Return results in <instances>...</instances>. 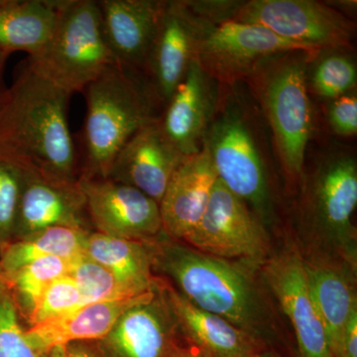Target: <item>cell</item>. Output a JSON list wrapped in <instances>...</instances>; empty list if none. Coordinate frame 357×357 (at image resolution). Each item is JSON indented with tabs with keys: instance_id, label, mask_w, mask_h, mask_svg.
I'll return each mask as SVG.
<instances>
[{
	"instance_id": "obj_12",
	"label": "cell",
	"mask_w": 357,
	"mask_h": 357,
	"mask_svg": "<svg viewBox=\"0 0 357 357\" xmlns=\"http://www.w3.org/2000/svg\"><path fill=\"white\" fill-rule=\"evenodd\" d=\"M79 184L95 231L142 243L164 234L159 204L144 192L107 178L79 177Z\"/></svg>"
},
{
	"instance_id": "obj_9",
	"label": "cell",
	"mask_w": 357,
	"mask_h": 357,
	"mask_svg": "<svg viewBox=\"0 0 357 357\" xmlns=\"http://www.w3.org/2000/svg\"><path fill=\"white\" fill-rule=\"evenodd\" d=\"M183 243L204 255L248 266L259 265L268 253L261 220L218 178L203 217Z\"/></svg>"
},
{
	"instance_id": "obj_22",
	"label": "cell",
	"mask_w": 357,
	"mask_h": 357,
	"mask_svg": "<svg viewBox=\"0 0 357 357\" xmlns=\"http://www.w3.org/2000/svg\"><path fill=\"white\" fill-rule=\"evenodd\" d=\"M84 255L107 268L130 297H139L154 288L157 277L149 243L91 230L84 241Z\"/></svg>"
},
{
	"instance_id": "obj_17",
	"label": "cell",
	"mask_w": 357,
	"mask_h": 357,
	"mask_svg": "<svg viewBox=\"0 0 357 357\" xmlns=\"http://www.w3.org/2000/svg\"><path fill=\"white\" fill-rule=\"evenodd\" d=\"M105 39L117 64L144 74L166 1L100 0Z\"/></svg>"
},
{
	"instance_id": "obj_16",
	"label": "cell",
	"mask_w": 357,
	"mask_h": 357,
	"mask_svg": "<svg viewBox=\"0 0 357 357\" xmlns=\"http://www.w3.org/2000/svg\"><path fill=\"white\" fill-rule=\"evenodd\" d=\"M185 158L167 137L158 119L143 126L121 148L107 178L131 185L160 204Z\"/></svg>"
},
{
	"instance_id": "obj_26",
	"label": "cell",
	"mask_w": 357,
	"mask_h": 357,
	"mask_svg": "<svg viewBox=\"0 0 357 357\" xmlns=\"http://www.w3.org/2000/svg\"><path fill=\"white\" fill-rule=\"evenodd\" d=\"M74 258H42L20 268L13 273L0 275L13 296L26 326L42 295L52 282L69 275Z\"/></svg>"
},
{
	"instance_id": "obj_34",
	"label": "cell",
	"mask_w": 357,
	"mask_h": 357,
	"mask_svg": "<svg viewBox=\"0 0 357 357\" xmlns=\"http://www.w3.org/2000/svg\"><path fill=\"white\" fill-rule=\"evenodd\" d=\"M340 357H357V309L352 312L342 335Z\"/></svg>"
},
{
	"instance_id": "obj_19",
	"label": "cell",
	"mask_w": 357,
	"mask_h": 357,
	"mask_svg": "<svg viewBox=\"0 0 357 357\" xmlns=\"http://www.w3.org/2000/svg\"><path fill=\"white\" fill-rule=\"evenodd\" d=\"M218 178L206 148L185 157L173 174L159 204L167 237L183 241L196 227L208 206Z\"/></svg>"
},
{
	"instance_id": "obj_28",
	"label": "cell",
	"mask_w": 357,
	"mask_h": 357,
	"mask_svg": "<svg viewBox=\"0 0 357 357\" xmlns=\"http://www.w3.org/2000/svg\"><path fill=\"white\" fill-rule=\"evenodd\" d=\"M69 275L76 282L84 305L133 298L121 287L107 268L84 253L73 259Z\"/></svg>"
},
{
	"instance_id": "obj_4",
	"label": "cell",
	"mask_w": 357,
	"mask_h": 357,
	"mask_svg": "<svg viewBox=\"0 0 357 357\" xmlns=\"http://www.w3.org/2000/svg\"><path fill=\"white\" fill-rule=\"evenodd\" d=\"M319 53L294 51L277 56L252 76L282 167L294 178L303 176L306 164L314 123L307 70Z\"/></svg>"
},
{
	"instance_id": "obj_13",
	"label": "cell",
	"mask_w": 357,
	"mask_h": 357,
	"mask_svg": "<svg viewBox=\"0 0 357 357\" xmlns=\"http://www.w3.org/2000/svg\"><path fill=\"white\" fill-rule=\"evenodd\" d=\"M182 342L157 277L154 288L126 310L98 344L105 357H173Z\"/></svg>"
},
{
	"instance_id": "obj_1",
	"label": "cell",
	"mask_w": 357,
	"mask_h": 357,
	"mask_svg": "<svg viewBox=\"0 0 357 357\" xmlns=\"http://www.w3.org/2000/svg\"><path fill=\"white\" fill-rule=\"evenodd\" d=\"M153 271L192 304L229 321L267 349L278 342L266 301L248 271L162 234L149 243Z\"/></svg>"
},
{
	"instance_id": "obj_25",
	"label": "cell",
	"mask_w": 357,
	"mask_h": 357,
	"mask_svg": "<svg viewBox=\"0 0 357 357\" xmlns=\"http://www.w3.org/2000/svg\"><path fill=\"white\" fill-rule=\"evenodd\" d=\"M89 232L72 227H52L14 241L0 252V275L13 273L42 258H74L83 255Z\"/></svg>"
},
{
	"instance_id": "obj_20",
	"label": "cell",
	"mask_w": 357,
	"mask_h": 357,
	"mask_svg": "<svg viewBox=\"0 0 357 357\" xmlns=\"http://www.w3.org/2000/svg\"><path fill=\"white\" fill-rule=\"evenodd\" d=\"M159 280L185 342L211 357H255L267 349L227 319L195 306L165 279Z\"/></svg>"
},
{
	"instance_id": "obj_7",
	"label": "cell",
	"mask_w": 357,
	"mask_h": 357,
	"mask_svg": "<svg viewBox=\"0 0 357 357\" xmlns=\"http://www.w3.org/2000/svg\"><path fill=\"white\" fill-rule=\"evenodd\" d=\"M230 20L262 26L312 50L347 51L354 41V23L332 4L316 0L239 2Z\"/></svg>"
},
{
	"instance_id": "obj_32",
	"label": "cell",
	"mask_w": 357,
	"mask_h": 357,
	"mask_svg": "<svg viewBox=\"0 0 357 357\" xmlns=\"http://www.w3.org/2000/svg\"><path fill=\"white\" fill-rule=\"evenodd\" d=\"M328 103V124L333 132L342 137H351L357 133V96L356 91L340 96Z\"/></svg>"
},
{
	"instance_id": "obj_21",
	"label": "cell",
	"mask_w": 357,
	"mask_h": 357,
	"mask_svg": "<svg viewBox=\"0 0 357 357\" xmlns=\"http://www.w3.org/2000/svg\"><path fill=\"white\" fill-rule=\"evenodd\" d=\"M144 295L84 305L64 316L27 328V337L43 354L70 342H98L109 333L124 311Z\"/></svg>"
},
{
	"instance_id": "obj_8",
	"label": "cell",
	"mask_w": 357,
	"mask_h": 357,
	"mask_svg": "<svg viewBox=\"0 0 357 357\" xmlns=\"http://www.w3.org/2000/svg\"><path fill=\"white\" fill-rule=\"evenodd\" d=\"M357 206V164L354 154L332 149L319 156L309 178L304 215L319 234L356 255L351 220Z\"/></svg>"
},
{
	"instance_id": "obj_10",
	"label": "cell",
	"mask_w": 357,
	"mask_h": 357,
	"mask_svg": "<svg viewBox=\"0 0 357 357\" xmlns=\"http://www.w3.org/2000/svg\"><path fill=\"white\" fill-rule=\"evenodd\" d=\"M294 51L321 52L282 38L262 26L227 20L204 35L196 60L215 83L232 84L252 77L270 59Z\"/></svg>"
},
{
	"instance_id": "obj_35",
	"label": "cell",
	"mask_w": 357,
	"mask_h": 357,
	"mask_svg": "<svg viewBox=\"0 0 357 357\" xmlns=\"http://www.w3.org/2000/svg\"><path fill=\"white\" fill-rule=\"evenodd\" d=\"M173 357H211L199 347H195L183 340Z\"/></svg>"
},
{
	"instance_id": "obj_24",
	"label": "cell",
	"mask_w": 357,
	"mask_h": 357,
	"mask_svg": "<svg viewBox=\"0 0 357 357\" xmlns=\"http://www.w3.org/2000/svg\"><path fill=\"white\" fill-rule=\"evenodd\" d=\"M310 291L321 319L333 357H340L342 335L352 312L357 309L354 289L344 275L333 268L307 263Z\"/></svg>"
},
{
	"instance_id": "obj_31",
	"label": "cell",
	"mask_w": 357,
	"mask_h": 357,
	"mask_svg": "<svg viewBox=\"0 0 357 357\" xmlns=\"http://www.w3.org/2000/svg\"><path fill=\"white\" fill-rule=\"evenodd\" d=\"M82 306L84 301L76 282L70 275H65L52 282L46 289L28 321L27 328L64 316Z\"/></svg>"
},
{
	"instance_id": "obj_23",
	"label": "cell",
	"mask_w": 357,
	"mask_h": 357,
	"mask_svg": "<svg viewBox=\"0 0 357 357\" xmlns=\"http://www.w3.org/2000/svg\"><path fill=\"white\" fill-rule=\"evenodd\" d=\"M63 0H0V51L35 55L50 39Z\"/></svg>"
},
{
	"instance_id": "obj_3",
	"label": "cell",
	"mask_w": 357,
	"mask_h": 357,
	"mask_svg": "<svg viewBox=\"0 0 357 357\" xmlns=\"http://www.w3.org/2000/svg\"><path fill=\"white\" fill-rule=\"evenodd\" d=\"M86 114L79 177L107 178L115 157L143 126L160 119L146 76L114 64L84 89Z\"/></svg>"
},
{
	"instance_id": "obj_29",
	"label": "cell",
	"mask_w": 357,
	"mask_h": 357,
	"mask_svg": "<svg viewBox=\"0 0 357 357\" xmlns=\"http://www.w3.org/2000/svg\"><path fill=\"white\" fill-rule=\"evenodd\" d=\"M27 167L0 156V252L13 241Z\"/></svg>"
},
{
	"instance_id": "obj_37",
	"label": "cell",
	"mask_w": 357,
	"mask_h": 357,
	"mask_svg": "<svg viewBox=\"0 0 357 357\" xmlns=\"http://www.w3.org/2000/svg\"><path fill=\"white\" fill-rule=\"evenodd\" d=\"M255 357H279L277 356L276 352H274L273 351H269V349H265V351H263L260 352V354H258L257 356Z\"/></svg>"
},
{
	"instance_id": "obj_27",
	"label": "cell",
	"mask_w": 357,
	"mask_h": 357,
	"mask_svg": "<svg viewBox=\"0 0 357 357\" xmlns=\"http://www.w3.org/2000/svg\"><path fill=\"white\" fill-rule=\"evenodd\" d=\"M321 52L314 56L311 69L307 66L309 93L333 100L356 91L357 69L354 59L347 51L328 50L324 55Z\"/></svg>"
},
{
	"instance_id": "obj_30",
	"label": "cell",
	"mask_w": 357,
	"mask_h": 357,
	"mask_svg": "<svg viewBox=\"0 0 357 357\" xmlns=\"http://www.w3.org/2000/svg\"><path fill=\"white\" fill-rule=\"evenodd\" d=\"M6 284L0 277V357H46L32 344Z\"/></svg>"
},
{
	"instance_id": "obj_11",
	"label": "cell",
	"mask_w": 357,
	"mask_h": 357,
	"mask_svg": "<svg viewBox=\"0 0 357 357\" xmlns=\"http://www.w3.org/2000/svg\"><path fill=\"white\" fill-rule=\"evenodd\" d=\"M218 24L199 1H166L145 76L159 102L168 103L206 31Z\"/></svg>"
},
{
	"instance_id": "obj_15",
	"label": "cell",
	"mask_w": 357,
	"mask_h": 357,
	"mask_svg": "<svg viewBox=\"0 0 357 357\" xmlns=\"http://www.w3.org/2000/svg\"><path fill=\"white\" fill-rule=\"evenodd\" d=\"M265 278L282 311L292 324L299 357H333L307 282L306 265L296 252L265 265Z\"/></svg>"
},
{
	"instance_id": "obj_5",
	"label": "cell",
	"mask_w": 357,
	"mask_h": 357,
	"mask_svg": "<svg viewBox=\"0 0 357 357\" xmlns=\"http://www.w3.org/2000/svg\"><path fill=\"white\" fill-rule=\"evenodd\" d=\"M114 64L100 6L93 0H63L50 39L26 62L36 74L70 96L84 91Z\"/></svg>"
},
{
	"instance_id": "obj_18",
	"label": "cell",
	"mask_w": 357,
	"mask_h": 357,
	"mask_svg": "<svg viewBox=\"0 0 357 357\" xmlns=\"http://www.w3.org/2000/svg\"><path fill=\"white\" fill-rule=\"evenodd\" d=\"M215 84L194 59L160 116L167 137L185 157L203 149L204 134L218 105Z\"/></svg>"
},
{
	"instance_id": "obj_14",
	"label": "cell",
	"mask_w": 357,
	"mask_h": 357,
	"mask_svg": "<svg viewBox=\"0 0 357 357\" xmlns=\"http://www.w3.org/2000/svg\"><path fill=\"white\" fill-rule=\"evenodd\" d=\"M58 227L91 231L79 178H59L28 166L16 215L13 241Z\"/></svg>"
},
{
	"instance_id": "obj_6",
	"label": "cell",
	"mask_w": 357,
	"mask_h": 357,
	"mask_svg": "<svg viewBox=\"0 0 357 357\" xmlns=\"http://www.w3.org/2000/svg\"><path fill=\"white\" fill-rule=\"evenodd\" d=\"M250 119L241 105L229 102L215 110L204 134L218 180L255 211L260 220L271 213L266 165Z\"/></svg>"
},
{
	"instance_id": "obj_33",
	"label": "cell",
	"mask_w": 357,
	"mask_h": 357,
	"mask_svg": "<svg viewBox=\"0 0 357 357\" xmlns=\"http://www.w3.org/2000/svg\"><path fill=\"white\" fill-rule=\"evenodd\" d=\"M46 357H105L98 342H74L52 349Z\"/></svg>"
},
{
	"instance_id": "obj_36",
	"label": "cell",
	"mask_w": 357,
	"mask_h": 357,
	"mask_svg": "<svg viewBox=\"0 0 357 357\" xmlns=\"http://www.w3.org/2000/svg\"><path fill=\"white\" fill-rule=\"evenodd\" d=\"M9 54L6 53V52L0 51V93L4 91L1 88V79H2V73H3L4 66H6V62L7 58H8Z\"/></svg>"
},
{
	"instance_id": "obj_2",
	"label": "cell",
	"mask_w": 357,
	"mask_h": 357,
	"mask_svg": "<svg viewBox=\"0 0 357 357\" xmlns=\"http://www.w3.org/2000/svg\"><path fill=\"white\" fill-rule=\"evenodd\" d=\"M70 96L25 64L13 86L0 93V156L77 180L68 121Z\"/></svg>"
}]
</instances>
